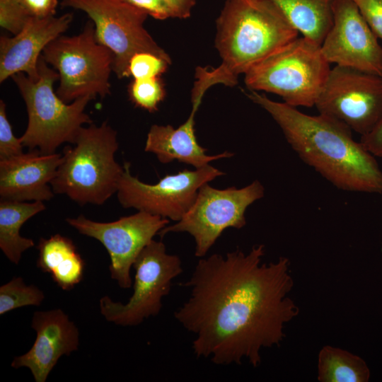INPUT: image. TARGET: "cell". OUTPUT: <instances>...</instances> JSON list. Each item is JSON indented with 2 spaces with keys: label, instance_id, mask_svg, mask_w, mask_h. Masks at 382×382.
Here are the masks:
<instances>
[{
  "label": "cell",
  "instance_id": "obj_1",
  "mask_svg": "<svg viewBox=\"0 0 382 382\" xmlns=\"http://www.w3.org/2000/svg\"><path fill=\"white\" fill-rule=\"evenodd\" d=\"M265 245L240 249L225 255L201 257L190 278L181 285L190 296L175 312V320L192 333L198 358L217 365L253 366L261 351L280 345L286 325L299 309L289 296L294 286L290 261L262 262Z\"/></svg>",
  "mask_w": 382,
  "mask_h": 382
},
{
  "label": "cell",
  "instance_id": "obj_2",
  "mask_svg": "<svg viewBox=\"0 0 382 382\" xmlns=\"http://www.w3.org/2000/svg\"><path fill=\"white\" fill-rule=\"evenodd\" d=\"M245 93L271 115L299 157L332 185L347 192L382 193L376 156L354 139L346 125L323 114H305L257 91Z\"/></svg>",
  "mask_w": 382,
  "mask_h": 382
},
{
  "label": "cell",
  "instance_id": "obj_3",
  "mask_svg": "<svg viewBox=\"0 0 382 382\" xmlns=\"http://www.w3.org/2000/svg\"><path fill=\"white\" fill-rule=\"evenodd\" d=\"M216 27L215 47L221 63L202 71L212 86L230 87L238 83L240 74L299 33L271 0H226Z\"/></svg>",
  "mask_w": 382,
  "mask_h": 382
},
{
  "label": "cell",
  "instance_id": "obj_4",
  "mask_svg": "<svg viewBox=\"0 0 382 382\" xmlns=\"http://www.w3.org/2000/svg\"><path fill=\"white\" fill-rule=\"evenodd\" d=\"M73 146L64 149L51 181L54 194L66 195L80 205L103 204L118 189L124 167L115 158L117 132L107 122L82 127Z\"/></svg>",
  "mask_w": 382,
  "mask_h": 382
},
{
  "label": "cell",
  "instance_id": "obj_5",
  "mask_svg": "<svg viewBox=\"0 0 382 382\" xmlns=\"http://www.w3.org/2000/svg\"><path fill=\"white\" fill-rule=\"evenodd\" d=\"M41 55L38 62L39 74L32 79L24 73L11 78L16 84L26 105L28 123L20 137L23 146L30 150L37 148L45 154L56 153L65 142L74 144L85 124H92L85 108L90 97L78 98L68 104L53 89L59 74Z\"/></svg>",
  "mask_w": 382,
  "mask_h": 382
},
{
  "label": "cell",
  "instance_id": "obj_6",
  "mask_svg": "<svg viewBox=\"0 0 382 382\" xmlns=\"http://www.w3.org/2000/svg\"><path fill=\"white\" fill-rule=\"evenodd\" d=\"M330 65L320 45L302 35L252 66L244 81L249 90L276 94L296 108H311L324 86Z\"/></svg>",
  "mask_w": 382,
  "mask_h": 382
},
{
  "label": "cell",
  "instance_id": "obj_7",
  "mask_svg": "<svg viewBox=\"0 0 382 382\" xmlns=\"http://www.w3.org/2000/svg\"><path fill=\"white\" fill-rule=\"evenodd\" d=\"M42 56L59 74L56 93L64 102L86 96L92 100L98 96L103 98L110 94L109 79L115 57L96 40L91 20L80 34L54 39L44 49Z\"/></svg>",
  "mask_w": 382,
  "mask_h": 382
},
{
  "label": "cell",
  "instance_id": "obj_8",
  "mask_svg": "<svg viewBox=\"0 0 382 382\" xmlns=\"http://www.w3.org/2000/svg\"><path fill=\"white\" fill-rule=\"evenodd\" d=\"M264 195V186L258 180L242 188L232 186L224 190L205 183L183 217L158 235L163 238L169 233H188L195 240V255L203 257L225 229L245 226L246 209Z\"/></svg>",
  "mask_w": 382,
  "mask_h": 382
},
{
  "label": "cell",
  "instance_id": "obj_9",
  "mask_svg": "<svg viewBox=\"0 0 382 382\" xmlns=\"http://www.w3.org/2000/svg\"><path fill=\"white\" fill-rule=\"evenodd\" d=\"M132 267L135 270L133 294L127 303L115 302L108 296L99 300L100 313L117 325L134 326L157 316L173 280L183 272L180 258L167 253L164 243L154 240L144 248Z\"/></svg>",
  "mask_w": 382,
  "mask_h": 382
},
{
  "label": "cell",
  "instance_id": "obj_10",
  "mask_svg": "<svg viewBox=\"0 0 382 382\" xmlns=\"http://www.w3.org/2000/svg\"><path fill=\"white\" fill-rule=\"evenodd\" d=\"M64 7L85 12L95 25L98 43L113 53V71L128 77L127 67L136 53L149 52L171 61L168 54L144 27L148 14L122 0H61Z\"/></svg>",
  "mask_w": 382,
  "mask_h": 382
},
{
  "label": "cell",
  "instance_id": "obj_11",
  "mask_svg": "<svg viewBox=\"0 0 382 382\" xmlns=\"http://www.w3.org/2000/svg\"><path fill=\"white\" fill-rule=\"evenodd\" d=\"M315 107L364 136L382 120V76L335 65Z\"/></svg>",
  "mask_w": 382,
  "mask_h": 382
},
{
  "label": "cell",
  "instance_id": "obj_12",
  "mask_svg": "<svg viewBox=\"0 0 382 382\" xmlns=\"http://www.w3.org/2000/svg\"><path fill=\"white\" fill-rule=\"evenodd\" d=\"M117 191L123 208L138 211L175 221H180L196 199L199 188L216 178L225 175L207 165L195 170H183L166 175L154 185L141 182L130 172V163L125 162Z\"/></svg>",
  "mask_w": 382,
  "mask_h": 382
},
{
  "label": "cell",
  "instance_id": "obj_13",
  "mask_svg": "<svg viewBox=\"0 0 382 382\" xmlns=\"http://www.w3.org/2000/svg\"><path fill=\"white\" fill-rule=\"evenodd\" d=\"M79 233L95 238L107 250L110 277L122 289L132 284L130 269L141 251L169 224V219L138 211L111 222H98L81 214L66 219Z\"/></svg>",
  "mask_w": 382,
  "mask_h": 382
},
{
  "label": "cell",
  "instance_id": "obj_14",
  "mask_svg": "<svg viewBox=\"0 0 382 382\" xmlns=\"http://www.w3.org/2000/svg\"><path fill=\"white\" fill-rule=\"evenodd\" d=\"M320 48L330 64L382 76V47L353 0H335Z\"/></svg>",
  "mask_w": 382,
  "mask_h": 382
},
{
  "label": "cell",
  "instance_id": "obj_15",
  "mask_svg": "<svg viewBox=\"0 0 382 382\" xmlns=\"http://www.w3.org/2000/svg\"><path fill=\"white\" fill-rule=\"evenodd\" d=\"M31 328L36 332L33 346L14 357L11 366L28 368L35 382H45L61 357L78 350L79 329L60 308L35 312Z\"/></svg>",
  "mask_w": 382,
  "mask_h": 382
},
{
  "label": "cell",
  "instance_id": "obj_16",
  "mask_svg": "<svg viewBox=\"0 0 382 382\" xmlns=\"http://www.w3.org/2000/svg\"><path fill=\"white\" fill-rule=\"evenodd\" d=\"M70 13L59 17L30 18L13 37H0V82L18 73L32 79L38 76V62L44 49L69 27Z\"/></svg>",
  "mask_w": 382,
  "mask_h": 382
},
{
  "label": "cell",
  "instance_id": "obj_17",
  "mask_svg": "<svg viewBox=\"0 0 382 382\" xmlns=\"http://www.w3.org/2000/svg\"><path fill=\"white\" fill-rule=\"evenodd\" d=\"M62 160L57 153L45 154L38 149L0 161L1 199L47 201L54 197L51 181Z\"/></svg>",
  "mask_w": 382,
  "mask_h": 382
},
{
  "label": "cell",
  "instance_id": "obj_18",
  "mask_svg": "<svg viewBox=\"0 0 382 382\" xmlns=\"http://www.w3.org/2000/svg\"><path fill=\"white\" fill-rule=\"evenodd\" d=\"M202 100L201 98H191L190 115L178 128L170 125H153L147 134L145 151L154 154L162 163L176 160L196 169L208 165L210 161L233 156V153L229 151L214 156L207 155V149L198 144L195 131V117Z\"/></svg>",
  "mask_w": 382,
  "mask_h": 382
},
{
  "label": "cell",
  "instance_id": "obj_19",
  "mask_svg": "<svg viewBox=\"0 0 382 382\" xmlns=\"http://www.w3.org/2000/svg\"><path fill=\"white\" fill-rule=\"evenodd\" d=\"M37 249V267L49 273L62 290H71L81 282L85 262L71 238L59 233L41 238Z\"/></svg>",
  "mask_w": 382,
  "mask_h": 382
},
{
  "label": "cell",
  "instance_id": "obj_20",
  "mask_svg": "<svg viewBox=\"0 0 382 382\" xmlns=\"http://www.w3.org/2000/svg\"><path fill=\"white\" fill-rule=\"evenodd\" d=\"M45 209L42 201L25 202L0 201V248L12 263L18 265L22 254L34 247V241L20 234L21 226L33 216Z\"/></svg>",
  "mask_w": 382,
  "mask_h": 382
},
{
  "label": "cell",
  "instance_id": "obj_21",
  "mask_svg": "<svg viewBox=\"0 0 382 382\" xmlns=\"http://www.w3.org/2000/svg\"><path fill=\"white\" fill-rule=\"evenodd\" d=\"M303 36L321 45L332 24L335 0H271Z\"/></svg>",
  "mask_w": 382,
  "mask_h": 382
},
{
  "label": "cell",
  "instance_id": "obj_22",
  "mask_svg": "<svg viewBox=\"0 0 382 382\" xmlns=\"http://www.w3.org/2000/svg\"><path fill=\"white\" fill-rule=\"evenodd\" d=\"M370 371L365 361L347 350L327 345L318 354L320 382H367Z\"/></svg>",
  "mask_w": 382,
  "mask_h": 382
},
{
  "label": "cell",
  "instance_id": "obj_23",
  "mask_svg": "<svg viewBox=\"0 0 382 382\" xmlns=\"http://www.w3.org/2000/svg\"><path fill=\"white\" fill-rule=\"evenodd\" d=\"M44 292L35 285H27L21 277H16L0 286V315L18 308L39 306Z\"/></svg>",
  "mask_w": 382,
  "mask_h": 382
},
{
  "label": "cell",
  "instance_id": "obj_24",
  "mask_svg": "<svg viewBox=\"0 0 382 382\" xmlns=\"http://www.w3.org/2000/svg\"><path fill=\"white\" fill-rule=\"evenodd\" d=\"M130 101L138 108L154 112L166 96V90L160 77L133 79L128 86Z\"/></svg>",
  "mask_w": 382,
  "mask_h": 382
},
{
  "label": "cell",
  "instance_id": "obj_25",
  "mask_svg": "<svg viewBox=\"0 0 382 382\" xmlns=\"http://www.w3.org/2000/svg\"><path fill=\"white\" fill-rule=\"evenodd\" d=\"M170 64L171 61L154 53L138 52L129 62L127 76L133 79L160 77Z\"/></svg>",
  "mask_w": 382,
  "mask_h": 382
},
{
  "label": "cell",
  "instance_id": "obj_26",
  "mask_svg": "<svg viewBox=\"0 0 382 382\" xmlns=\"http://www.w3.org/2000/svg\"><path fill=\"white\" fill-rule=\"evenodd\" d=\"M23 146L20 138L14 136L6 114V104L0 100V161L23 154Z\"/></svg>",
  "mask_w": 382,
  "mask_h": 382
},
{
  "label": "cell",
  "instance_id": "obj_27",
  "mask_svg": "<svg viewBox=\"0 0 382 382\" xmlns=\"http://www.w3.org/2000/svg\"><path fill=\"white\" fill-rule=\"evenodd\" d=\"M29 18L19 0H0V25L13 35L23 29Z\"/></svg>",
  "mask_w": 382,
  "mask_h": 382
},
{
  "label": "cell",
  "instance_id": "obj_28",
  "mask_svg": "<svg viewBox=\"0 0 382 382\" xmlns=\"http://www.w3.org/2000/svg\"><path fill=\"white\" fill-rule=\"evenodd\" d=\"M353 1L374 33L382 39V0Z\"/></svg>",
  "mask_w": 382,
  "mask_h": 382
},
{
  "label": "cell",
  "instance_id": "obj_29",
  "mask_svg": "<svg viewBox=\"0 0 382 382\" xmlns=\"http://www.w3.org/2000/svg\"><path fill=\"white\" fill-rule=\"evenodd\" d=\"M125 3L145 11L158 20L175 18L170 8L163 0H122Z\"/></svg>",
  "mask_w": 382,
  "mask_h": 382
},
{
  "label": "cell",
  "instance_id": "obj_30",
  "mask_svg": "<svg viewBox=\"0 0 382 382\" xmlns=\"http://www.w3.org/2000/svg\"><path fill=\"white\" fill-rule=\"evenodd\" d=\"M30 18H45L54 16L58 0H19Z\"/></svg>",
  "mask_w": 382,
  "mask_h": 382
},
{
  "label": "cell",
  "instance_id": "obj_31",
  "mask_svg": "<svg viewBox=\"0 0 382 382\" xmlns=\"http://www.w3.org/2000/svg\"><path fill=\"white\" fill-rule=\"evenodd\" d=\"M360 142L374 156L382 157V120L371 132L361 137Z\"/></svg>",
  "mask_w": 382,
  "mask_h": 382
},
{
  "label": "cell",
  "instance_id": "obj_32",
  "mask_svg": "<svg viewBox=\"0 0 382 382\" xmlns=\"http://www.w3.org/2000/svg\"><path fill=\"white\" fill-rule=\"evenodd\" d=\"M172 10L175 18L185 19L190 16L196 0H163Z\"/></svg>",
  "mask_w": 382,
  "mask_h": 382
}]
</instances>
